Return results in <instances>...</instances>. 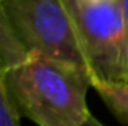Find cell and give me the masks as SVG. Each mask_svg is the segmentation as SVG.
<instances>
[{
	"mask_svg": "<svg viewBox=\"0 0 128 126\" xmlns=\"http://www.w3.org/2000/svg\"><path fill=\"white\" fill-rule=\"evenodd\" d=\"M31 50L16 34L8 16L0 10V73L10 71L26 62Z\"/></svg>",
	"mask_w": 128,
	"mask_h": 126,
	"instance_id": "277c9868",
	"label": "cell"
},
{
	"mask_svg": "<svg viewBox=\"0 0 128 126\" xmlns=\"http://www.w3.org/2000/svg\"><path fill=\"white\" fill-rule=\"evenodd\" d=\"M83 126H106V125H102V123H100V121L97 120L96 117H92V115H91V117L86 120V123L83 125Z\"/></svg>",
	"mask_w": 128,
	"mask_h": 126,
	"instance_id": "ba28073f",
	"label": "cell"
},
{
	"mask_svg": "<svg viewBox=\"0 0 128 126\" xmlns=\"http://www.w3.org/2000/svg\"><path fill=\"white\" fill-rule=\"evenodd\" d=\"M89 2H100V0H89Z\"/></svg>",
	"mask_w": 128,
	"mask_h": 126,
	"instance_id": "9c48e42d",
	"label": "cell"
},
{
	"mask_svg": "<svg viewBox=\"0 0 128 126\" xmlns=\"http://www.w3.org/2000/svg\"><path fill=\"white\" fill-rule=\"evenodd\" d=\"M16 105L13 104L8 91L3 84H0V126H21Z\"/></svg>",
	"mask_w": 128,
	"mask_h": 126,
	"instance_id": "8992f818",
	"label": "cell"
},
{
	"mask_svg": "<svg viewBox=\"0 0 128 126\" xmlns=\"http://www.w3.org/2000/svg\"><path fill=\"white\" fill-rule=\"evenodd\" d=\"M75 21L92 82L128 81V49L117 0H63Z\"/></svg>",
	"mask_w": 128,
	"mask_h": 126,
	"instance_id": "7a4b0ae2",
	"label": "cell"
},
{
	"mask_svg": "<svg viewBox=\"0 0 128 126\" xmlns=\"http://www.w3.org/2000/svg\"><path fill=\"white\" fill-rule=\"evenodd\" d=\"M92 89L97 92L106 107L123 125H128V84L118 82H92Z\"/></svg>",
	"mask_w": 128,
	"mask_h": 126,
	"instance_id": "5b68a950",
	"label": "cell"
},
{
	"mask_svg": "<svg viewBox=\"0 0 128 126\" xmlns=\"http://www.w3.org/2000/svg\"><path fill=\"white\" fill-rule=\"evenodd\" d=\"M0 10L32 54L89 71L75 21L63 0H0Z\"/></svg>",
	"mask_w": 128,
	"mask_h": 126,
	"instance_id": "3957f363",
	"label": "cell"
},
{
	"mask_svg": "<svg viewBox=\"0 0 128 126\" xmlns=\"http://www.w3.org/2000/svg\"><path fill=\"white\" fill-rule=\"evenodd\" d=\"M21 117L38 126H83L91 117L86 92L92 76L78 65L39 54L10 71L0 73Z\"/></svg>",
	"mask_w": 128,
	"mask_h": 126,
	"instance_id": "6da1fadb",
	"label": "cell"
},
{
	"mask_svg": "<svg viewBox=\"0 0 128 126\" xmlns=\"http://www.w3.org/2000/svg\"><path fill=\"white\" fill-rule=\"evenodd\" d=\"M118 6L122 10V16H123V23H125V32H126V49H128V0H117ZM128 84V81H126Z\"/></svg>",
	"mask_w": 128,
	"mask_h": 126,
	"instance_id": "52a82bcc",
	"label": "cell"
}]
</instances>
